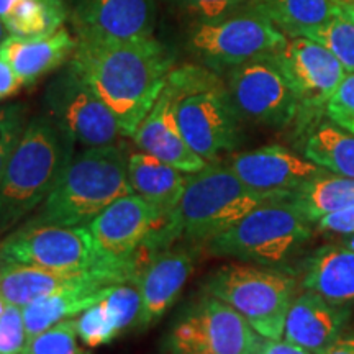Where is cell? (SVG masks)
<instances>
[{
  "mask_svg": "<svg viewBox=\"0 0 354 354\" xmlns=\"http://www.w3.org/2000/svg\"><path fill=\"white\" fill-rule=\"evenodd\" d=\"M258 354H312L286 339H263Z\"/></svg>",
  "mask_w": 354,
  "mask_h": 354,
  "instance_id": "cell-38",
  "label": "cell"
},
{
  "mask_svg": "<svg viewBox=\"0 0 354 354\" xmlns=\"http://www.w3.org/2000/svg\"><path fill=\"white\" fill-rule=\"evenodd\" d=\"M26 335L24 312L17 305L8 304L0 315V354H21L26 351Z\"/></svg>",
  "mask_w": 354,
  "mask_h": 354,
  "instance_id": "cell-34",
  "label": "cell"
},
{
  "mask_svg": "<svg viewBox=\"0 0 354 354\" xmlns=\"http://www.w3.org/2000/svg\"><path fill=\"white\" fill-rule=\"evenodd\" d=\"M20 2L21 0H0V19L6 20L8 13L13 10V7Z\"/></svg>",
  "mask_w": 354,
  "mask_h": 354,
  "instance_id": "cell-40",
  "label": "cell"
},
{
  "mask_svg": "<svg viewBox=\"0 0 354 354\" xmlns=\"http://www.w3.org/2000/svg\"><path fill=\"white\" fill-rule=\"evenodd\" d=\"M135 264H109L87 271H50L33 266L0 263V295L8 304L24 308L57 292L77 287H110L135 284Z\"/></svg>",
  "mask_w": 354,
  "mask_h": 354,
  "instance_id": "cell-14",
  "label": "cell"
},
{
  "mask_svg": "<svg viewBox=\"0 0 354 354\" xmlns=\"http://www.w3.org/2000/svg\"><path fill=\"white\" fill-rule=\"evenodd\" d=\"M74 145L46 113L28 122L0 183V234L46 201L74 158Z\"/></svg>",
  "mask_w": 354,
  "mask_h": 354,
  "instance_id": "cell-3",
  "label": "cell"
},
{
  "mask_svg": "<svg viewBox=\"0 0 354 354\" xmlns=\"http://www.w3.org/2000/svg\"><path fill=\"white\" fill-rule=\"evenodd\" d=\"M225 74V87L241 122L274 130L295 123L297 97L272 55L256 57Z\"/></svg>",
  "mask_w": 354,
  "mask_h": 354,
  "instance_id": "cell-12",
  "label": "cell"
},
{
  "mask_svg": "<svg viewBox=\"0 0 354 354\" xmlns=\"http://www.w3.org/2000/svg\"><path fill=\"white\" fill-rule=\"evenodd\" d=\"M305 38L322 44L342 63L346 73H354V21L339 7L328 21L305 33Z\"/></svg>",
  "mask_w": 354,
  "mask_h": 354,
  "instance_id": "cell-29",
  "label": "cell"
},
{
  "mask_svg": "<svg viewBox=\"0 0 354 354\" xmlns=\"http://www.w3.org/2000/svg\"><path fill=\"white\" fill-rule=\"evenodd\" d=\"M272 56L297 97V128H312L326 113V105L348 73L326 48L305 37L287 38Z\"/></svg>",
  "mask_w": 354,
  "mask_h": 354,
  "instance_id": "cell-13",
  "label": "cell"
},
{
  "mask_svg": "<svg viewBox=\"0 0 354 354\" xmlns=\"http://www.w3.org/2000/svg\"><path fill=\"white\" fill-rule=\"evenodd\" d=\"M339 10H342L344 15L349 17L354 21V0H351V2H344V3H338Z\"/></svg>",
  "mask_w": 354,
  "mask_h": 354,
  "instance_id": "cell-41",
  "label": "cell"
},
{
  "mask_svg": "<svg viewBox=\"0 0 354 354\" xmlns=\"http://www.w3.org/2000/svg\"><path fill=\"white\" fill-rule=\"evenodd\" d=\"M128 156L118 145L74 154L59 183L26 223L87 227L105 207L133 194Z\"/></svg>",
  "mask_w": 354,
  "mask_h": 354,
  "instance_id": "cell-4",
  "label": "cell"
},
{
  "mask_svg": "<svg viewBox=\"0 0 354 354\" xmlns=\"http://www.w3.org/2000/svg\"><path fill=\"white\" fill-rule=\"evenodd\" d=\"M300 287L336 304H354V251L342 243L317 248L304 263Z\"/></svg>",
  "mask_w": 354,
  "mask_h": 354,
  "instance_id": "cell-23",
  "label": "cell"
},
{
  "mask_svg": "<svg viewBox=\"0 0 354 354\" xmlns=\"http://www.w3.org/2000/svg\"><path fill=\"white\" fill-rule=\"evenodd\" d=\"M315 230L320 233L335 234V236L354 233V209L323 216L315 223Z\"/></svg>",
  "mask_w": 354,
  "mask_h": 354,
  "instance_id": "cell-36",
  "label": "cell"
},
{
  "mask_svg": "<svg viewBox=\"0 0 354 354\" xmlns=\"http://www.w3.org/2000/svg\"><path fill=\"white\" fill-rule=\"evenodd\" d=\"M21 87H24L21 79L17 76L12 66L0 57V102L12 99L13 95L19 94Z\"/></svg>",
  "mask_w": 354,
  "mask_h": 354,
  "instance_id": "cell-37",
  "label": "cell"
},
{
  "mask_svg": "<svg viewBox=\"0 0 354 354\" xmlns=\"http://www.w3.org/2000/svg\"><path fill=\"white\" fill-rule=\"evenodd\" d=\"M180 94L183 87L176 71L172 69L151 110L146 113L143 122L136 128L133 140L140 151L151 154L159 161L174 166L185 174H192L203 169L209 162L203 161L190 148L180 131L177 122V104Z\"/></svg>",
  "mask_w": 354,
  "mask_h": 354,
  "instance_id": "cell-16",
  "label": "cell"
},
{
  "mask_svg": "<svg viewBox=\"0 0 354 354\" xmlns=\"http://www.w3.org/2000/svg\"><path fill=\"white\" fill-rule=\"evenodd\" d=\"M287 198L289 196L248 187L225 162H209L203 169L187 174L169 223L154 227L146 243L154 251L171 248L179 238L205 245L256 207Z\"/></svg>",
  "mask_w": 354,
  "mask_h": 354,
  "instance_id": "cell-2",
  "label": "cell"
},
{
  "mask_svg": "<svg viewBox=\"0 0 354 354\" xmlns=\"http://www.w3.org/2000/svg\"><path fill=\"white\" fill-rule=\"evenodd\" d=\"M69 21L84 41L153 38L159 0H66Z\"/></svg>",
  "mask_w": 354,
  "mask_h": 354,
  "instance_id": "cell-15",
  "label": "cell"
},
{
  "mask_svg": "<svg viewBox=\"0 0 354 354\" xmlns=\"http://www.w3.org/2000/svg\"><path fill=\"white\" fill-rule=\"evenodd\" d=\"M69 63L115 115L122 136L133 138L174 69L176 56L156 38L135 41L77 39Z\"/></svg>",
  "mask_w": 354,
  "mask_h": 354,
  "instance_id": "cell-1",
  "label": "cell"
},
{
  "mask_svg": "<svg viewBox=\"0 0 354 354\" xmlns=\"http://www.w3.org/2000/svg\"><path fill=\"white\" fill-rule=\"evenodd\" d=\"M185 177V172L148 153L138 151L128 156V180L133 194L145 198L156 212V227H166L169 223L183 196Z\"/></svg>",
  "mask_w": 354,
  "mask_h": 354,
  "instance_id": "cell-22",
  "label": "cell"
},
{
  "mask_svg": "<svg viewBox=\"0 0 354 354\" xmlns=\"http://www.w3.org/2000/svg\"><path fill=\"white\" fill-rule=\"evenodd\" d=\"M44 113L84 148L117 145V118L73 64H64L44 88Z\"/></svg>",
  "mask_w": 354,
  "mask_h": 354,
  "instance_id": "cell-11",
  "label": "cell"
},
{
  "mask_svg": "<svg viewBox=\"0 0 354 354\" xmlns=\"http://www.w3.org/2000/svg\"><path fill=\"white\" fill-rule=\"evenodd\" d=\"M79 339L87 348H99L117 338L118 330L104 304L97 302L74 318Z\"/></svg>",
  "mask_w": 354,
  "mask_h": 354,
  "instance_id": "cell-32",
  "label": "cell"
},
{
  "mask_svg": "<svg viewBox=\"0 0 354 354\" xmlns=\"http://www.w3.org/2000/svg\"><path fill=\"white\" fill-rule=\"evenodd\" d=\"M338 243H342L343 246H346V248H349V250L354 251V233L342 234V236H338Z\"/></svg>",
  "mask_w": 354,
  "mask_h": 354,
  "instance_id": "cell-42",
  "label": "cell"
},
{
  "mask_svg": "<svg viewBox=\"0 0 354 354\" xmlns=\"http://www.w3.org/2000/svg\"><path fill=\"white\" fill-rule=\"evenodd\" d=\"M7 307H8V302H7L6 299L2 297V295H0V315H2V313L6 312V308H7Z\"/></svg>",
  "mask_w": 354,
  "mask_h": 354,
  "instance_id": "cell-44",
  "label": "cell"
},
{
  "mask_svg": "<svg viewBox=\"0 0 354 354\" xmlns=\"http://www.w3.org/2000/svg\"><path fill=\"white\" fill-rule=\"evenodd\" d=\"M263 336L223 300L205 294L166 336V354H258Z\"/></svg>",
  "mask_w": 354,
  "mask_h": 354,
  "instance_id": "cell-10",
  "label": "cell"
},
{
  "mask_svg": "<svg viewBox=\"0 0 354 354\" xmlns=\"http://www.w3.org/2000/svg\"><path fill=\"white\" fill-rule=\"evenodd\" d=\"M21 354H26V353H21Z\"/></svg>",
  "mask_w": 354,
  "mask_h": 354,
  "instance_id": "cell-46",
  "label": "cell"
},
{
  "mask_svg": "<svg viewBox=\"0 0 354 354\" xmlns=\"http://www.w3.org/2000/svg\"><path fill=\"white\" fill-rule=\"evenodd\" d=\"M156 225L158 215L153 207L136 194H128L105 207L87 228L104 258L138 264L136 253Z\"/></svg>",
  "mask_w": 354,
  "mask_h": 354,
  "instance_id": "cell-17",
  "label": "cell"
},
{
  "mask_svg": "<svg viewBox=\"0 0 354 354\" xmlns=\"http://www.w3.org/2000/svg\"><path fill=\"white\" fill-rule=\"evenodd\" d=\"M77 46L64 26L51 35L43 37H13L8 35L0 43V57L12 66L24 87H32L44 76L59 71L68 64Z\"/></svg>",
  "mask_w": 354,
  "mask_h": 354,
  "instance_id": "cell-21",
  "label": "cell"
},
{
  "mask_svg": "<svg viewBox=\"0 0 354 354\" xmlns=\"http://www.w3.org/2000/svg\"><path fill=\"white\" fill-rule=\"evenodd\" d=\"M189 26L223 19L241 8L248 0H162Z\"/></svg>",
  "mask_w": 354,
  "mask_h": 354,
  "instance_id": "cell-31",
  "label": "cell"
},
{
  "mask_svg": "<svg viewBox=\"0 0 354 354\" xmlns=\"http://www.w3.org/2000/svg\"><path fill=\"white\" fill-rule=\"evenodd\" d=\"M245 7L264 15L287 38L305 37L338 12L333 0H248Z\"/></svg>",
  "mask_w": 354,
  "mask_h": 354,
  "instance_id": "cell-25",
  "label": "cell"
},
{
  "mask_svg": "<svg viewBox=\"0 0 354 354\" xmlns=\"http://www.w3.org/2000/svg\"><path fill=\"white\" fill-rule=\"evenodd\" d=\"M286 41V35L264 15L243 6L220 20L190 26L185 48L198 64L220 74L272 55Z\"/></svg>",
  "mask_w": 354,
  "mask_h": 354,
  "instance_id": "cell-8",
  "label": "cell"
},
{
  "mask_svg": "<svg viewBox=\"0 0 354 354\" xmlns=\"http://www.w3.org/2000/svg\"><path fill=\"white\" fill-rule=\"evenodd\" d=\"M318 354H354V326H349L335 343Z\"/></svg>",
  "mask_w": 354,
  "mask_h": 354,
  "instance_id": "cell-39",
  "label": "cell"
},
{
  "mask_svg": "<svg viewBox=\"0 0 354 354\" xmlns=\"http://www.w3.org/2000/svg\"><path fill=\"white\" fill-rule=\"evenodd\" d=\"M0 263L33 266L50 271H87L109 264H135L112 261L97 250L87 227L25 223L0 243Z\"/></svg>",
  "mask_w": 354,
  "mask_h": 354,
  "instance_id": "cell-9",
  "label": "cell"
},
{
  "mask_svg": "<svg viewBox=\"0 0 354 354\" xmlns=\"http://www.w3.org/2000/svg\"><path fill=\"white\" fill-rule=\"evenodd\" d=\"M112 287H77L28 304L21 308L28 339L51 328L56 323L76 318L84 310L100 302Z\"/></svg>",
  "mask_w": 354,
  "mask_h": 354,
  "instance_id": "cell-26",
  "label": "cell"
},
{
  "mask_svg": "<svg viewBox=\"0 0 354 354\" xmlns=\"http://www.w3.org/2000/svg\"><path fill=\"white\" fill-rule=\"evenodd\" d=\"M225 165L248 187L282 196H290L307 180L326 172L304 154L300 156L281 145H268L251 151L230 154Z\"/></svg>",
  "mask_w": 354,
  "mask_h": 354,
  "instance_id": "cell-18",
  "label": "cell"
},
{
  "mask_svg": "<svg viewBox=\"0 0 354 354\" xmlns=\"http://www.w3.org/2000/svg\"><path fill=\"white\" fill-rule=\"evenodd\" d=\"M174 71L183 87L177 122L187 145L207 162L233 153L241 143V118L220 74L201 64Z\"/></svg>",
  "mask_w": 354,
  "mask_h": 354,
  "instance_id": "cell-5",
  "label": "cell"
},
{
  "mask_svg": "<svg viewBox=\"0 0 354 354\" xmlns=\"http://www.w3.org/2000/svg\"><path fill=\"white\" fill-rule=\"evenodd\" d=\"M326 117L335 125L354 135V73H348L336 88L326 105Z\"/></svg>",
  "mask_w": 354,
  "mask_h": 354,
  "instance_id": "cell-35",
  "label": "cell"
},
{
  "mask_svg": "<svg viewBox=\"0 0 354 354\" xmlns=\"http://www.w3.org/2000/svg\"><path fill=\"white\" fill-rule=\"evenodd\" d=\"M302 151L330 174L354 179V135L333 122H320L310 128Z\"/></svg>",
  "mask_w": 354,
  "mask_h": 354,
  "instance_id": "cell-27",
  "label": "cell"
},
{
  "mask_svg": "<svg viewBox=\"0 0 354 354\" xmlns=\"http://www.w3.org/2000/svg\"><path fill=\"white\" fill-rule=\"evenodd\" d=\"M196 268L192 251L185 248H166L143 264L136 276L141 308L136 330L156 325L187 284Z\"/></svg>",
  "mask_w": 354,
  "mask_h": 354,
  "instance_id": "cell-19",
  "label": "cell"
},
{
  "mask_svg": "<svg viewBox=\"0 0 354 354\" xmlns=\"http://www.w3.org/2000/svg\"><path fill=\"white\" fill-rule=\"evenodd\" d=\"M287 202L315 225L323 216L354 209V179L325 172L295 189Z\"/></svg>",
  "mask_w": 354,
  "mask_h": 354,
  "instance_id": "cell-24",
  "label": "cell"
},
{
  "mask_svg": "<svg viewBox=\"0 0 354 354\" xmlns=\"http://www.w3.org/2000/svg\"><path fill=\"white\" fill-rule=\"evenodd\" d=\"M26 354H91L79 344L74 318L63 320L28 339Z\"/></svg>",
  "mask_w": 354,
  "mask_h": 354,
  "instance_id": "cell-30",
  "label": "cell"
},
{
  "mask_svg": "<svg viewBox=\"0 0 354 354\" xmlns=\"http://www.w3.org/2000/svg\"><path fill=\"white\" fill-rule=\"evenodd\" d=\"M69 20L66 0H21L3 20L13 37H43L63 28Z\"/></svg>",
  "mask_w": 354,
  "mask_h": 354,
  "instance_id": "cell-28",
  "label": "cell"
},
{
  "mask_svg": "<svg viewBox=\"0 0 354 354\" xmlns=\"http://www.w3.org/2000/svg\"><path fill=\"white\" fill-rule=\"evenodd\" d=\"M313 232L315 225L294 205L277 201L256 207L203 246L216 258L277 268L297 254Z\"/></svg>",
  "mask_w": 354,
  "mask_h": 354,
  "instance_id": "cell-6",
  "label": "cell"
},
{
  "mask_svg": "<svg viewBox=\"0 0 354 354\" xmlns=\"http://www.w3.org/2000/svg\"><path fill=\"white\" fill-rule=\"evenodd\" d=\"M28 122V109L25 104L15 102L0 105V183Z\"/></svg>",
  "mask_w": 354,
  "mask_h": 354,
  "instance_id": "cell-33",
  "label": "cell"
},
{
  "mask_svg": "<svg viewBox=\"0 0 354 354\" xmlns=\"http://www.w3.org/2000/svg\"><path fill=\"white\" fill-rule=\"evenodd\" d=\"M7 37H8V32H7L6 25H3V20L0 19V43L6 41V38H7Z\"/></svg>",
  "mask_w": 354,
  "mask_h": 354,
  "instance_id": "cell-43",
  "label": "cell"
},
{
  "mask_svg": "<svg viewBox=\"0 0 354 354\" xmlns=\"http://www.w3.org/2000/svg\"><path fill=\"white\" fill-rule=\"evenodd\" d=\"M351 305L336 304L313 290L297 294L287 312L282 339L318 354L351 326Z\"/></svg>",
  "mask_w": 354,
  "mask_h": 354,
  "instance_id": "cell-20",
  "label": "cell"
},
{
  "mask_svg": "<svg viewBox=\"0 0 354 354\" xmlns=\"http://www.w3.org/2000/svg\"><path fill=\"white\" fill-rule=\"evenodd\" d=\"M297 289L294 274L274 266L248 263L223 266L205 281V294L233 307L266 339H282Z\"/></svg>",
  "mask_w": 354,
  "mask_h": 354,
  "instance_id": "cell-7",
  "label": "cell"
},
{
  "mask_svg": "<svg viewBox=\"0 0 354 354\" xmlns=\"http://www.w3.org/2000/svg\"><path fill=\"white\" fill-rule=\"evenodd\" d=\"M336 3H344V2H351V0H333Z\"/></svg>",
  "mask_w": 354,
  "mask_h": 354,
  "instance_id": "cell-45",
  "label": "cell"
}]
</instances>
